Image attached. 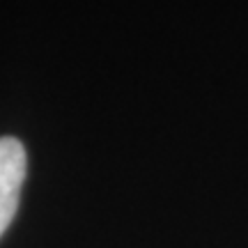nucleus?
Listing matches in <instances>:
<instances>
[{
    "label": "nucleus",
    "mask_w": 248,
    "mask_h": 248,
    "mask_svg": "<svg viewBox=\"0 0 248 248\" xmlns=\"http://www.w3.org/2000/svg\"><path fill=\"white\" fill-rule=\"evenodd\" d=\"M26 163V147L16 138H0V237L16 216Z\"/></svg>",
    "instance_id": "1"
}]
</instances>
